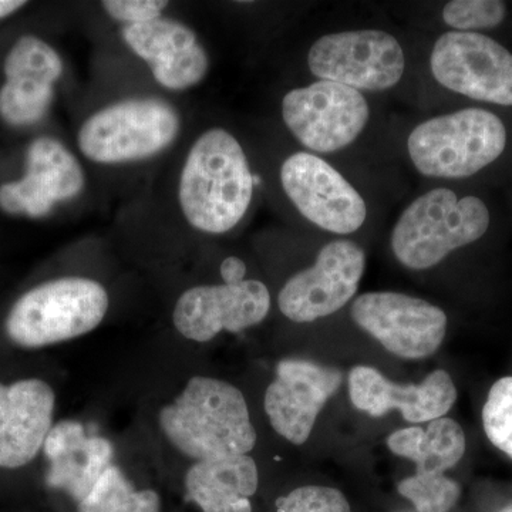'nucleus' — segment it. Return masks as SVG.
<instances>
[{"label": "nucleus", "mask_w": 512, "mask_h": 512, "mask_svg": "<svg viewBox=\"0 0 512 512\" xmlns=\"http://www.w3.org/2000/svg\"><path fill=\"white\" fill-rule=\"evenodd\" d=\"M254 177L237 138L224 128L205 131L188 151L178 184L185 220L205 234L232 231L247 215Z\"/></svg>", "instance_id": "nucleus-1"}, {"label": "nucleus", "mask_w": 512, "mask_h": 512, "mask_svg": "<svg viewBox=\"0 0 512 512\" xmlns=\"http://www.w3.org/2000/svg\"><path fill=\"white\" fill-rule=\"evenodd\" d=\"M165 439L192 461L254 450L256 430L244 394L234 384L194 376L158 413Z\"/></svg>", "instance_id": "nucleus-2"}, {"label": "nucleus", "mask_w": 512, "mask_h": 512, "mask_svg": "<svg viewBox=\"0 0 512 512\" xmlns=\"http://www.w3.org/2000/svg\"><path fill=\"white\" fill-rule=\"evenodd\" d=\"M109 306V293L93 279H52L20 296L6 316L5 332L19 348H47L93 332Z\"/></svg>", "instance_id": "nucleus-3"}, {"label": "nucleus", "mask_w": 512, "mask_h": 512, "mask_svg": "<svg viewBox=\"0 0 512 512\" xmlns=\"http://www.w3.org/2000/svg\"><path fill=\"white\" fill-rule=\"evenodd\" d=\"M490 211L477 197L458 198L448 188L420 195L394 225L392 249L397 261L413 271L439 265L451 252L483 238Z\"/></svg>", "instance_id": "nucleus-4"}, {"label": "nucleus", "mask_w": 512, "mask_h": 512, "mask_svg": "<svg viewBox=\"0 0 512 512\" xmlns=\"http://www.w3.org/2000/svg\"><path fill=\"white\" fill-rule=\"evenodd\" d=\"M507 128L491 111L463 109L419 124L407 140L410 160L424 177L457 180L503 156Z\"/></svg>", "instance_id": "nucleus-5"}, {"label": "nucleus", "mask_w": 512, "mask_h": 512, "mask_svg": "<svg viewBox=\"0 0 512 512\" xmlns=\"http://www.w3.org/2000/svg\"><path fill=\"white\" fill-rule=\"evenodd\" d=\"M181 117L158 97H131L92 114L77 133L84 157L97 164H124L163 153L177 140Z\"/></svg>", "instance_id": "nucleus-6"}, {"label": "nucleus", "mask_w": 512, "mask_h": 512, "mask_svg": "<svg viewBox=\"0 0 512 512\" xmlns=\"http://www.w3.org/2000/svg\"><path fill=\"white\" fill-rule=\"evenodd\" d=\"M319 80L357 92H386L402 80L406 57L399 40L379 29L346 30L319 37L308 53Z\"/></svg>", "instance_id": "nucleus-7"}, {"label": "nucleus", "mask_w": 512, "mask_h": 512, "mask_svg": "<svg viewBox=\"0 0 512 512\" xmlns=\"http://www.w3.org/2000/svg\"><path fill=\"white\" fill-rule=\"evenodd\" d=\"M282 119L303 147L329 154L355 143L369 123L370 107L352 87L318 80L285 94Z\"/></svg>", "instance_id": "nucleus-8"}, {"label": "nucleus", "mask_w": 512, "mask_h": 512, "mask_svg": "<svg viewBox=\"0 0 512 512\" xmlns=\"http://www.w3.org/2000/svg\"><path fill=\"white\" fill-rule=\"evenodd\" d=\"M434 79L450 92L498 106H512V55L478 32L441 35L430 55Z\"/></svg>", "instance_id": "nucleus-9"}, {"label": "nucleus", "mask_w": 512, "mask_h": 512, "mask_svg": "<svg viewBox=\"0 0 512 512\" xmlns=\"http://www.w3.org/2000/svg\"><path fill=\"white\" fill-rule=\"evenodd\" d=\"M352 319L403 359L434 355L447 333V315L439 306L399 292H367L352 305Z\"/></svg>", "instance_id": "nucleus-10"}, {"label": "nucleus", "mask_w": 512, "mask_h": 512, "mask_svg": "<svg viewBox=\"0 0 512 512\" xmlns=\"http://www.w3.org/2000/svg\"><path fill=\"white\" fill-rule=\"evenodd\" d=\"M366 255L348 239L329 242L315 264L289 279L278 295L279 311L295 323H311L340 311L356 295Z\"/></svg>", "instance_id": "nucleus-11"}, {"label": "nucleus", "mask_w": 512, "mask_h": 512, "mask_svg": "<svg viewBox=\"0 0 512 512\" xmlns=\"http://www.w3.org/2000/svg\"><path fill=\"white\" fill-rule=\"evenodd\" d=\"M281 184L293 207L323 231L349 235L365 224L367 207L362 195L316 154L295 153L286 158Z\"/></svg>", "instance_id": "nucleus-12"}, {"label": "nucleus", "mask_w": 512, "mask_h": 512, "mask_svg": "<svg viewBox=\"0 0 512 512\" xmlns=\"http://www.w3.org/2000/svg\"><path fill=\"white\" fill-rule=\"evenodd\" d=\"M271 309V293L261 281L201 285L187 289L174 306L173 323L183 338L207 343L221 332L241 333L259 325Z\"/></svg>", "instance_id": "nucleus-13"}, {"label": "nucleus", "mask_w": 512, "mask_h": 512, "mask_svg": "<svg viewBox=\"0 0 512 512\" xmlns=\"http://www.w3.org/2000/svg\"><path fill=\"white\" fill-rule=\"evenodd\" d=\"M340 384L342 372L336 367L302 359L281 360L264 399L272 429L295 446L306 443L319 413Z\"/></svg>", "instance_id": "nucleus-14"}, {"label": "nucleus", "mask_w": 512, "mask_h": 512, "mask_svg": "<svg viewBox=\"0 0 512 512\" xmlns=\"http://www.w3.org/2000/svg\"><path fill=\"white\" fill-rule=\"evenodd\" d=\"M86 175L79 160L63 143L39 137L26 153V173L18 181L0 185V208L10 215L42 218L59 202L79 197Z\"/></svg>", "instance_id": "nucleus-15"}, {"label": "nucleus", "mask_w": 512, "mask_h": 512, "mask_svg": "<svg viewBox=\"0 0 512 512\" xmlns=\"http://www.w3.org/2000/svg\"><path fill=\"white\" fill-rule=\"evenodd\" d=\"M3 73L2 120L15 127L39 123L55 99V84L63 74L62 57L40 37L22 36L10 47Z\"/></svg>", "instance_id": "nucleus-16"}, {"label": "nucleus", "mask_w": 512, "mask_h": 512, "mask_svg": "<svg viewBox=\"0 0 512 512\" xmlns=\"http://www.w3.org/2000/svg\"><path fill=\"white\" fill-rule=\"evenodd\" d=\"M123 39L164 89L183 92L207 76L210 59L194 30L170 18L124 26Z\"/></svg>", "instance_id": "nucleus-17"}, {"label": "nucleus", "mask_w": 512, "mask_h": 512, "mask_svg": "<svg viewBox=\"0 0 512 512\" xmlns=\"http://www.w3.org/2000/svg\"><path fill=\"white\" fill-rule=\"evenodd\" d=\"M349 396L353 406L372 417L399 410L410 423L441 419L457 400V389L446 370H434L420 384L400 386L369 366H356L349 373Z\"/></svg>", "instance_id": "nucleus-18"}, {"label": "nucleus", "mask_w": 512, "mask_h": 512, "mask_svg": "<svg viewBox=\"0 0 512 512\" xmlns=\"http://www.w3.org/2000/svg\"><path fill=\"white\" fill-rule=\"evenodd\" d=\"M56 393L42 379L0 383V468L25 467L43 450L55 419Z\"/></svg>", "instance_id": "nucleus-19"}, {"label": "nucleus", "mask_w": 512, "mask_h": 512, "mask_svg": "<svg viewBox=\"0 0 512 512\" xmlns=\"http://www.w3.org/2000/svg\"><path fill=\"white\" fill-rule=\"evenodd\" d=\"M42 451L49 461L47 485L69 494L77 504L89 495L107 468L113 466V443L89 433L76 420L53 424Z\"/></svg>", "instance_id": "nucleus-20"}, {"label": "nucleus", "mask_w": 512, "mask_h": 512, "mask_svg": "<svg viewBox=\"0 0 512 512\" xmlns=\"http://www.w3.org/2000/svg\"><path fill=\"white\" fill-rule=\"evenodd\" d=\"M188 500L202 512H252L259 473L249 454L195 461L185 474Z\"/></svg>", "instance_id": "nucleus-21"}, {"label": "nucleus", "mask_w": 512, "mask_h": 512, "mask_svg": "<svg viewBox=\"0 0 512 512\" xmlns=\"http://www.w3.org/2000/svg\"><path fill=\"white\" fill-rule=\"evenodd\" d=\"M466 434L456 420L441 417L426 429L409 427L394 431L387 447L396 456L416 464V476H444L466 453Z\"/></svg>", "instance_id": "nucleus-22"}, {"label": "nucleus", "mask_w": 512, "mask_h": 512, "mask_svg": "<svg viewBox=\"0 0 512 512\" xmlns=\"http://www.w3.org/2000/svg\"><path fill=\"white\" fill-rule=\"evenodd\" d=\"M79 512H161V500L154 490H137L113 464L79 503Z\"/></svg>", "instance_id": "nucleus-23"}, {"label": "nucleus", "mask_w": 512, "mask_h": 512, "mask_svg": "<svg viewBox=\"0 0 512 512\" xmlns=\"http://www.w3.org/2000/svg\"><path fill=\"white\" fill-rule=\"evenodd\" d=\"M397 491L413 503L419 512H448L458 503L461 487L446 476H414L404 478Z\"/></svg>", "instance_id": "nucleus-24"}, {"label": "nucleus", "mask_w": 512, "mask_h": 512, "mask_svg": "<svg viewBox=\"0 0 512 512\" xmlns=\"http://www.w3.org/2000/svg\"><path fill=\"white\" fill-rule=\"evenodd\" d=\"M483 426L488 440L512 460V376L497 380L488 392Z\"/></svg>", "instance_id": "nucleus-25"}, {"label": "nucleus", "mask_w": 512, "mask_h": 512, "mask_svg": "<svg viewBox=\"0 0 512 512\" xmlns=\"http://www.w3.org/2000/svg\"><path fill=\"white\" fill-rule=\"evenodd\" d=\"M507 6L500 0H453L443 9V20L456 32H476L501 25Z\"/></svg>", "instance_id": "nucleus-26"}, {"label": "nucleus", "mask_w": 512, "mask_h": 512, "mask_svg": "<svg viewBox=\"0 0 512 512\" xmlns=\"http://www.w3.org/2000/svg\"><path fill=\"white\" fill-rule=\"evenodd\" d=\"M278 512H352L345 495L336 488L305 485L279 498Z\"/></svg>", "instance_id": "nucleus-27"}, {"label": "nucleus", "mask_w": 512, "mask_h": 512, "mask_svg": "<svg viewBox=\"0 0 512 512\" xmlns=\"http://www.w3.org/2000/svg\"><path fill=\"white\" fill-rule=\"evenodd\" d=\"M107 15L126 26L143 25L161 18L168 2L165 0H106L101 3Z\"/></svg>", "instance_id": "nucleus-28"}, {"label": "nucleus", "mask_w": 512, "mask_h": 512, "mask_svg": "<svg viewBox=\"0 0 512 512\" xmlns=\"http://www.w3.org/2000/svg\"><path fill=\"white\" fill-rule=\"evenodd\" d=\"M247 265L238 256H228L221 264V276L224 284L235 285L245 281Z\"/></svg>", "instance_id": "nucleus-29"}, {"label": "nucleus", "mask_w": 512, "mask_h": 512, "mask_svg": "<svg viewBox=\"0 0 512 512\" xmlns=\"http://www.w3.org/2000/svg\"><path fill=\"white\" fill-rule=\"evenodd\" d=\"M26 5L28 2H22V0H0V20L9 18L13 13L25 8Z\"/></svg>", "instance_id": "nucleus-30"}, {"label": "nucleus", "mask_w": 512, "mask_h": 512, "mask_svg": "<svg viewBox=\"0 0 512 512\" xmlns=\"http://www.w3.org/2000/svg\"><path fill=\"white\" fill-rule=\"evenodd\" d=\"M503 512H512V505H510L508 508H505Z\"/></svg>", "instance_id": "nucleus-31"}]
</instances>
